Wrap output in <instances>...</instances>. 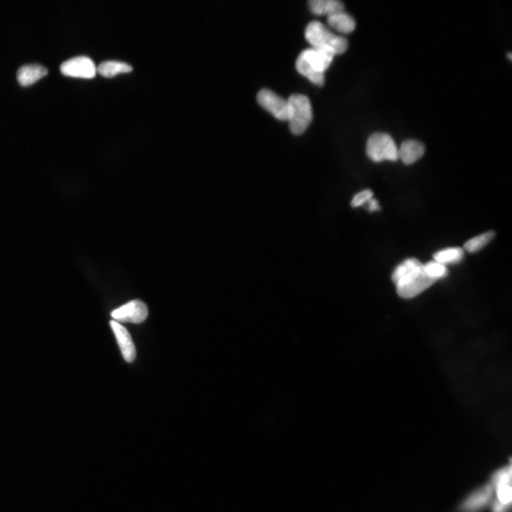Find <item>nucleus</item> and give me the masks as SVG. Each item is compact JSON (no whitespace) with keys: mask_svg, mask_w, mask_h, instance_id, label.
I'll return each instance as SVG.
<instances>
[{"mask_svg":"<svg viewBox=\"0 0 512 512\" xmlns=\"http://www.w3.org/2000/svg\"><path fill=\"white\" fill-rule=\"evenodd\" d=\"M392 281L398 296L413 298L430 288L438 280L427 275L423 264L416 259H409L398 265L392 274Z\"/></svg>","mask_w":512,"mask_h":512,"instance_id":"1","label":"nucleus"},{"mask_svg":"<svg viewBox=\"0 0 512 512\" xmlns=\"http://www.w3.org/2000/svg\"><path fill=\"white\" fill-rule=\"evenodd\" d=\"M334 54L328 51L312 47L300 53L296 69L302 76L318 85L325 83V72L330 66Z\"/></svg>","mask_w":512,"mask_h":512,"instance_id":"2","label":"nucleus"},{"mask_svg":"<svg viewBox=\"0 0 512 512\" xmlns=\"http://www.w3.org/2000/svg\"><path fill=\"white\" fill-rule=\"evenodd\" d=\"M305 35L312 47L328 51L334 55L343 53L348 48L347 39L334 35L318 21L311 22L306 28Z\"/></svg>","mask_w":512,"mask_h":512,"instance_id":"3","label":"nucleus"},{"mask_svg":"<svg viewBox=\"0 0 512 512\" xmlns=\"http://www.w3.org/2000/svg\"><path fill=\"white\" fill-rule=\"evenodd\" d=\"M289 106L290 130L300 135L309 127L312 121V109L309 99L302 94H293L288 100Z\"/></svg>","mask_w":512,"mask_h":512,"instance_id":"4","label":"nucleus"},{"mask_svg":"<svg viewBox=\"0 0 512 512\" xmlns=\"http://www.w3.org/2000/svg\"><path fill=\"white\" fill-rule=\"evenodd\" d=\"M366 154L375 162L398 160V148L394 140L389 135L383 133H377L368 137Z\"/></svg>","mask_w":512,"mask_h":512,"instance_id":"5","label":"nucleus"},{"mask_svg":"<svg viewBox=\"0 0 512 512\" xmlns=\"http://www.w3.org/2000/svg\"><path fill=\"white\" fill-rule=\"evenodd\" d=\"M148 316V308L142 301L135 300L113 310L111 317L119 323H130L140 324Z\"/></svg>","mask_w":512,"mask_h":512,"instance_id":"6","label":"nucleus"},{"mask_svg":"<svg viewBox=\"0 0 512 512\" xmlns=\"http://www.w3.org/2000/svg\"><path fill=\"white\" fill-rule=\"evenodd\" d=\"M60 71L68 77L92 79L97 74V67L89 57L80 56L63 62Z\"/></svg>","mask_w":512,"mask_h":512,"instance_id":"7","label":"nucleus"},{"mask_svg":"<svg viewBox=\"0 0 512 512\" xmlns=\"http://www.w3.org/2000/svg\"><path fill=\"white\" fill-rule=\"evenodd\" d=\"M260 105L280 121H288L289 106L288 101L278 96L269 89H262L257 95Z\"/></svg>","mask_w":512,"mask_h":512,"instance_id":"8","label":"nucleus"},{"mask_svg":"<svg viewBox=\"0 0 512 512\" xmlns=\"http://www.w3.org/2000/svg\"><path fill=\"white\" fill-rule=\"evenodd\" d=\"M511 465L500 469L492 477L493 490L495 489L497 500L504 504H511L512 500L511 488Z\"/></svg>","mask_w":512,"mask_h":512,"instance_id":"9","label":"nucleus"},{"mask_svg":"<svg viewBox=\"0 0 512 512\" xmlns=\"http://www.w3.org/2000/svg\"><path fill=\"white\" fill-rule=\"evenodd\" d=\"M110 327L115 334L124 359L133 362L136 357V349L131 335L122 325L115 321L110 322Z\"/></svg>","mask_w":512,"mask_h":512,"instance_id":"10","label":"nucleus"},{"mask_svg":"<svg viewBox=\"0 0 512 512\" xmlns=\"http://www.w3.org/2000/svg\"><path fill=\"white\" fill-rule=\"evenodd\" d=\"M493 493L491 485L477 490L472 493L461 505L463 512H476L486 506L490 502Z\"/></svg>","mask_w":512,"mask_h":512,"instance_id":"11","label":"nucleus"},{"mask_svg":"<svg viewBox=\"0 0 512 512\" xmlns=\"http://www.w3.org/2000/svg\"><path fill=\"white\" fill-rule=\"evenodd\" d=\"M48 69L40 65H24L17 71V78L22 87H27L48 75Z\"/></svg>","mask_w":512,"mask_h":512,"instance_id":"12","label":"nucleus"},{"mask_svg":"<svg viewBox=\"0 0 512 512\" xmlns=\"http://www.w3.org/2000/svg\"><path fill=\"white\" fill-rule=\"evenodd\" d=\"M425 153V146L422 142L409 139L404 141L398 149V159L407 165L412 164L420 159Z\"/></svg>","mask_w":512,"mask_h":512,"instance_id":"13","label":"nucleus"},{"mask_svg":"<svg viewBox=\"0 0 512 512\" xmlns=\"http://www.w3.org/2000/svg\"><path fill=\"white\" fill-rule=\"evenodd\" d=\"M327 23L334 31L343 34L352 33L356 27L354 18L344 10L327 16Z\"/></svg>","mask_w":512,"mask_h":512,"instance_id":"14","label":"nucleus"},{"mask_svg":"<svg viewBox=\"0 0 512 512\" xmlns=\"http://www.w3.org/2000/svg\"><path fill=\"white\" fill-rule=\"evenodd\" d=\"M308 6L311 12L317 15L329 16L345 9L344 4L338 0H310Z\"/></svg>","mask_w":512,"mask_h":512,"instance_id":"15","label":"nucleus"},{"mask_svg":"<svg viewBox=\"0 0 512 512\" xmlns=\"http://www.w3.org/2000/svg\"><path fill=\"white\" fill-rule=\"evenodd\" d=\"M435 261L446 265L460 263L464 257V250L460 247L448 248L434 254Z\"/></svg>","mask_w":512,"mask_h":512,"instance_id":"16","label":"nucleus"},{"mask_svg":"<svg viewBox=\"0 0 512 512\" xmlns=\"http://www.w3.org/2000/svg\"><path fill=\"white\" fill-rule=\"evenodd\" d=\"M132 71L133 68L129 65L117 61L103 62L97 68V72L106 78H111L120 74L130 73Z\"/></svg>","mask_w":512,"mask_h":512,"instance_id":"17","label":"nucleus"},{"mask_svg":"<svg viewBox=\"0 0 512 512\" xmlns=\"http://www.w3.org/2000/svg\"><path fill=\"white\" fill-rule=\"evenodd\" d=\"M495 236L496 233L493 231L482 234L467 241L464 245V248L470 253L478 252L486 247Z\"/></svg>","mask_w":512,"mask_h":512,"instance_id":"18","label":"nucleus"},{"mask_svg":"<svg viewBox=\"0 0 512 512\" xmlns=\"http://www.w3.org/2000/svg\"><path fill=\"white\" fill-rule=\"evenodd\" d=\"M423 268L427 275L437 280L444 278L448 275V270L446 266L436 261L430 262L423 265Z\"/></svg>","mask_w":512,"mask_h":512,"instance_id":"19","label":"nucleus"},{"mask_svg":"<svg viewBox=\"0 0 512 512\" xmlns=\"http://www.w3.org/2000/svg\"><path fill=\"white\" fill-rule=\"evenodd\" d=\"M373 197V192L370 189L364 190L356 194L352 201V207H359L368 203Z\"/></svg>","mask_w":512,"mask_h":512,"instance_id":"20","label":"nucleus"},{"mask_svg":"<svg viewBox=\"0 0 512 512\" xmlns=\"http://www.w3.org/2000/svg\"><path fill=\"white\" fill-rule=\"evenodd\" d=\"M511 504H504L496 499L493 503V512H507Z\"/></svg>","mask_w":512,"mask_h":512,"instance_id":"21","label":"nucleus"},{"mask_svg":"<svg viewBox=\"0 0 512 512\" xmlns=\"http://www.w3.org/2000/svg\"><path fill=\"white\" fill-rule=\"evenodd\" d=\"M368 210L370 212H375L380 210V207L379 205L378 201L375 198H372L371 200H370L368 203Z\"/></svg>","mask_w":512,"mask_h":512,"instance_id":"22","label":"nucleus"},{"mask_svg":"<svg viewBox=\"0 0 512 512\" xmlns=\"http://www.w3.org/2000/svg\"><path fill=\"white\" fill-rule=\"evenodd\" d=\"M509 59L511 60V53H509Z\"/></svg>","mask_w":512,"mask_h":512,"instance_id":"23","label":"nucleus"}]
</instances>
